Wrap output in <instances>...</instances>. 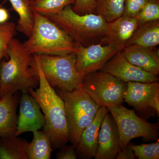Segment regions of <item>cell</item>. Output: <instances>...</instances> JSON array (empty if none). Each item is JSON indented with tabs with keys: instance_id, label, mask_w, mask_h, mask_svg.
Instances as JSON below:
<instances>
[{
	"instance_id": "obj_1",
	"label": "cell",
	"mask_w": 159,
	"mask_h": 159,
	"mask_svg": "<svg viewBox=\"0 0 159 159\" xmlns=\"http://www.w3.org/2000/svg\"><path fill=\"white\" fill-rule=\"evenodd\" d=\"M9 58L0 63V98L20 91L29 93L39 84L37 66L34 56L23 43L16 39L9 43Z\"/></svg>"
},
{
	"instance_id": "obj_2",
	"label": "cell",
	"mask_w": 159,
	"mask_h": 159,
	"mask_svg": "<svg viewBox=\"0 0 159 159\" xmlns=\"http://www.w3.org/2000/svg\"><path fill=\"white\" fill-rule=\"evenodd\" d=\"M39 77V87L29 93L37 101L43 113L44 132L48 136L52 148L60 149L70 141L64 102L47 80L34 54Z\"/></svg>"
},
{
	"instance_id": "obj_3",
	"label": "cell",
	"mask_w": 159,
	"mask_h": 159,
	"mask_svg": "<svg viewBox=\"0 0 159 159\" xmlns=\"http://www.w3.org/2000/svg\"><path fill=\"white\" fill-rule=\"evenodd\" d=\"M33 30L23 43L31 54L63 55L75 53L80 45L45 16L34 12Z\"/></svg>"
},
{
	"instance_id": "obj_4",
	"label": "cell",
	"mask_w": 159,
	"mask_h": 159,
	"mask_svg": "<svg viewBox=\"0 0 159 159\" xmlns=\"http://www.w3.org/2000/svg\"><path fill=\"white\" fill-rule=\"evenodd\" d=\"M46 16L83 47L100 43L106 34L107 22L103 16L93 13L78 14L70 5L58 13Z\"/></svg>"
},
{
	"instance_id": "obj_5",
	"label": "cell",
	"mask_w": 159,
	"mask_h": 159,
	"mask_svg": "<svg viewBox=\"0 0 159 159\" xmlns=\"http://www.w3.org/2000/svg\"><path fill=\"white\" fill-rule=\"evenodd\" d=\"M56 92L64 102L70 141L76 147L83 131L93 122L100 107L81 88Z\"/></svg>"
},
{
	"instance_id": "obj_6",
	"label": "cell",
	"mask_w": 159,
	"mask_h": 159,
	"mask_svg": "<svg viewBox=\"0 0 159 159\" xmlns=\"http://www.w3.org/2000/svg\"><path fill=\"white\" fill-rule=\"evenodd\" d=\"M50 85L57 90L71 92L80 88L83 78L76 68L75 53L63 55L34 54Z\"/></svg>"
},
{
	"instance_id": "obj_7",
	"label": "cell",
	"mask_w": 159,
	"mask_h": 159,
	"mask_svg": "<svg viewBox=\"0 0 159 159\" xmlns=\"http://www.w3.org/2000/svg\"><path fill=\"white\" fill-rule=\"evenodd\" d=\"M115 120L119 135L120 150L127 146L131 140L137 138L144 140H157L159 125L148 122L135 113L134 110L122 105L111 104L107 106Z\"/></svg>"
},
{
	"instance_id": "obj_8",
	"label": "cell",
	"mask_w": 159,
	"mask_h": 159,
	"mask_svg": "<svg viewBox=\"0 0 159 159\" xmlns=\"http://www.w3.org/2000/svg\"><path fill=\"white\" fill-rule=\"evenodd\" d=\"M126 88L127 83L102 71L88 74L81 87L99 107L122 105Z\"/></svg>"
},
{
	"instance_id": "obj_9",
	"label": "cell",
	"mask_w": 159,
	"mask_h": 159,
	"mask_svg": "<svg viewBox=\"0 0 159 159\" xmlns=\"http://www.w3.org/2000/svg\"><path fill=\"white\" fill-rule=\"evenodd\" d=\"M124 101L145 118L158 116L159 84L153 82H129Z\"/></svg>"
},
{
	"instance_id": "obj_10",
	"label": "cell",
	"mask_w": 159,
	"mask_h": 159,
	"mask_svg": "<svg viewBox=\"0 0 159 159\" xmlns=\"http://www.w3.org/2000/svg\"><path fill=\"white\" fill-rule=\"evenodd\" d=\"M102 42L87 47L79 46L75 54L76 68L83 78L88 74L101 70L108 61L119 51Z\"/></svg>"
},
{
	"instance_id": "obj_11",
	"label": "cell",
	"mask_w": 159,
	"mask_h": 159,
	"mask_svg": "<svg viewBox=\"0 0 159 159\" xmlns=\"http://www.w3.org/2000/svg\"><path fill=\"white\" fill-rule=\"evenodd\" d=\"M101 70L126 83L153 82L158 80L157 76L129 62L122 51L115 54Z\"/></svg>"
},
{
	"instance_id": "obj_12",
	"label": "cell",
	"mask_w": 159,
	"mask_h": 159,
	"mask_svg": "<svg viewBox=\"0 0 159 159\" xmlns=\"http://www.w3.org/2000/svg\"><path fill=\"white\" fill-rule=\"evenodd\" d=\"M20 115L16 136L24 133L38 131L45 123L44 116L38 103L29 93H23L19 100Z\"/></svg>"
},
{
	"instance_id": "obj_13",
	"label": "cell",
	"mask_w": 159,
	"mask_h": 159,
	"mask_svg": "<svg viewBox=\"0 0 159 159\" xmlns=\"http://www.w3.org/2000/svg\"><path fill=\"white\" fill-rule=\"evenodd\" d=\"M139 26L136 17L122 15L107 23L106 34L101 42L122 51Z\"/></svg>"
},
{
	"instance_id": "obj_14",
	"label": "cell",
	"mask_w": 159,
	"mask_h": 159,
	"mask_svg": "<svg viewBox=\"0 0 159 159\" xmlns=\"http://www.w3.org/2000/svg\"><path fill=\"white\" fill-rule=\"evenodd\" d=\"M120 151L119 135L116 125L111 115L106 114L98 137L96 159H114Z\"/></svg>"
},
{
	"instance_id": "obj_15",
	"label": "cell",
	"mask_w": 159,
	"mask_h": 159,
	"mask_svg": "<svg viewBox=\"0 0 159 159\" xmlns=\"http://www.w3.org/2000/svg\"><path fill=\"white\" fill-rule=\"evenodd\" d=\"M108 111L105 107H99L93 122L83 131L76 147L77 155L82 158L92 159L96 155L99 129L103 118Z\"/></svg>"
},
{
	"instance_id": "obj_16",
	"label": "cell",
	"mask_w": 159,
	"mask_h": 159,
	"mask_svg": "<svg viewBox=\"0 0 159 159\" xmlns=\"http://www.w3.org/2000/svg\"><path fill=\"white\" fill-rule=\"evenodd\" d=\"M122 52L131 63L155 76L159 75V51L156 48L129 45L125 47Z\"/></svg>"
},
{
	"instance_id": "obj_17",
	"label": "cell",
	"mask_w": 159,
	"mask_h": 159,
	"mask_svg": "<svg viewBox=\"0 0 159 159\" xmlns=\"http://www.w3.org/2000/svg\"><path fill=\"white\" fill-rule=\"evenodd\" d=\"M20 94L19 92L0 99V138L16 136V110Z\"/></svg>"
},
{
	"instance_id": "obj_18",
	"label": "cell",
	"mask_w": 159,
	"mask_h": 159,
	"mask_svg": "<svg viewBox=\"0 0 159 159\" xmlns=\"http://www.w3.org/2000/svg\"><path fill=\"white\" fill-rule=\"evenodd\" d=\"M159 44V20H158L140 25L126 46L137 45L155 48Z\"/></svg>"
},
{
	"instance_id": "obj_19",
	"label": "cell",
	"mask_w": 159,
	"mask_h": 159,
	"mask_svg": "<svg viewBox=\"0 0 159 159\" xmlns=\"http://www.w3.org/2000/svg\"><path fill=\"white\" fill-rule=\"evenodd\" d=\"M29 142L18 136L0 138V159H28Z\"/></svg>"
},
{
	"instance_id": "obj_20",
	"label": "cell",
	"mask_w": 159,
	"mask_h": 159,
	"mask_svg": "<svg viewBox=\"0 0 159 159\" xmlns=\"http://www.w3.org/2000/svg\"><path fill=\"white\" fill-rule=\"evenodd\" d=\"M19 16L16 30L29 37L31 35L34 23V12L30 0H9Z\"/></svg>"
},
{
	"instance_id": "obj_21",
	"label": "cell",
	"mask_w": 159,
	"mask_h": 159,
	"mask_svg": "<svg viewBox=\"0 0 159 159\" xmlns=\"http://www.w3.org/2000/svg\"><path fill=\"white\" fill-rule=\"evenodd\" d=\"M33 139L27 147L28 159H50L52 151L51 140L44 132H34Z\"/></svg>"
},
{
	"instance_id": "obj_22",
	"label": "cell",
	"mask_w": 159,
	"mask_h": 159,
	"mask_svg": "<svg viewBox=\"0 0 159 159\" xmlns=\"http://www.w3.org/2000/svg\"><path fill=\"white\" fill-rule=\"evenodd\" d=\"M125 0H96V11L107 22L112 21L123 14Z\"/></svg>"
},
{
	"instance_id": "obj_23",
	"label": "cell",
	"mask_w": 159,
	"mask_h": 159,
	"mask_svg": "<svg viewBox=\"0 0 159 159\" xmlns=\"http://www.w3.org/2000/svg\"><path fill=\"white\" fill-rule=\"evenodd\" d=\"M75 0H34L31 1V9L45 16L60 12L66 6L74 4Z\"/></svg>"
},
{
	"instance_id": "obj_24",
	"label": "cell",
	"mask_w": 159,
	"mask_h": 159,
	"mask_svg": "<svg viewBox=\"0 0 159 159\" xmlns=\"http://www.w3.org/2000/svg\"><path fill=\"white\" fill-rule=\"evenodd\" d=\"M17 33L16 25L12 22L0 24V63L3 58L8 59L7 51L9 43Z\"/></svg>"
},
{
	"instance_id": "obj_25",
	"label": "cell",
	"mask_w": 159,
	"mask_h": 159,
	"mask_svg": "<svg viewBox=\"0 0 159 159\" xmlns=\"http://www.w3.org/2000/svg\"><path fill=\"white\" fill-rule=\"evenodd\" d=\"M139 25L159 20V0H148L135 16Z\"/></svg>"
},
{
	"instance_id": "obj_26",
	"label": "cell",
	"mask_w": 159,
	"mask_h": 159,
	"mask_svg": "<svg viewBox=\"0 0 159 159\" xmlns=\"http://www.w3.org/2000/svg\"><path fill=\"white\" fill-rule=\"evenodd\" d=\"M132 149L136 157L139 159H159V142L141 145H128Z\"/></svg>"
},
{
	"instance_id": "obj_27",
	"label": "cell",
	"mask_w": 159,
	"mask_h": 159,
	"mask_svg": "<svg viewBox=\"0 0 159 159\" xmlns=\"http://www.w3.org/2000/svg\"><path fill=\"white\" fill-rule=\"evenodd\" d=\"M148 0H125L122 15L134 17L142 10Z\"/></svg>"
},
{
	"instance_id": "obj_28",
	"label": "cell",
	"mask_w": 159,
	"mask_h": 159,
	"mask_svg": "<svg viewBox=\"0 0 159 159\" xmlns=\"http://www.w3.org/2000/svg\"><path fill=\"white\" fill-rule=\"evenodd\" d=\"M73 9L78 14L82 15L96 11V0H75Z\"/></svg>"
},
{
	"instance_id": "obj_29",
	"label": "cell",
	"mask_w": 159,
	"mask_h": 159,
	"mask_svg": "<svg viewBox=\"0 0 159 159\" xmlns=\"http://www.w3.org/2000/svg\"><path fill=\"white\" fill-rule=\"evenodd\" d=\"M57 154V159H76L77 158L76 146L74 144L64 145Z\"/></svg>"
},
{
	"instance_id": "obj_30",
	"label": "cell",
	"mask_w": 159,
	"mask_h": 159,
	"mask_svg": "<svg viewBox=\"0 0 159 159\" xmlns=\"http://www.w3.org/2000/svg\"><path fill=\"white\" fill-rule=\"evenodd\" d=\"M133 151L128 146L119 151L116 159H134L135 158Z\"/></svg>"
},
{
	"instance_id": "obj_31",
	"label": "cell",
	"mask_w": 159,
	"mask_h": 159,
	"mask_svg": "<svg viewBox=\"0 0 159 159\" xmlns=\"http://www.w3.org/2000/svg\"><path fill=\"white\" fill-rule=\"evenodd\" d=\"M9 18V14L6 9L0 8V24H3L7 21Z\"/></svg>"
},
{
	"instance_id": "obj_32",
	"label": "cell",
	"mask_w": 159,
	"mask_h": 159,
	"mask_svg": "<svg viewBox=\"0 0 159 159\" xmlns=\"http://www.w3.org/2000/svg\"><path fill=\"white\" fill-rule=\"evenodd\" d=\"M30 1H34V0H30Z\"/></svg>"
},
{
	"instance_id": "obj_33",
	"label": "cell",
	"mask_w": 159,
	"mask_h": 159,
	"mask_svg": "<svg viewBox=\"0 0 159 159\" xmlns=\"http://www.w3.org/2000/svg\"><path fill=\"white\" fill-rule=\"evenodd\" d=\"M0 99H1V98H0Z\"/></svg>"
}]
</instances>
